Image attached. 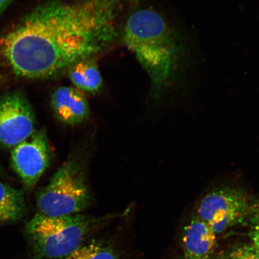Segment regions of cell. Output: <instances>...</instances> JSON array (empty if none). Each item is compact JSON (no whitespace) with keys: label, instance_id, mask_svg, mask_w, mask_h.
Returning a JSON list of instances; mask_svg holds the SVG:
<instances>
[{"label":"cell","instance_id":"8992f818","mask_svg":"<svg viewBox=\"0 0 259 259\" xmlns=\"http://www.w3.org/2000/svg\"><path fill=\"white\" fill-rule=\"evenodd\" d=\"M11 158V166L24 189H33L53 158L45 129L35 131L30 137L13 148Z\"/></svg>","mask_w":259,"mask_h":259},{"label":"cell","instance_id":"ac0fdd59","mask_svg":"<svg viewBox=\"0 0 259 259\" xmlns=\"http://www.w3.org/2000/svg\"><path fill=\"white\" fill-rule=\"evenodd\" d=\"M211 259H228L227 258L226 254H221L218 255V256H217L215 258H211Z\"/></svg>","mask_w":259,"mask_h":259},{"label":"cell","instance_id":"52a82bcc","mask_svg":"<svg viewBox=\"0 0 259 259\" xmlns=\"http://www.w3.org/2000/svg\"><path fill=\"white\" fill-rule=\"evenodd\" d=\"M33 109L25 96L8 94L0 99V146L12 150L36 131Z\"/></svg>","mask_w":259,"mask_h":259},{"label":"cell","instance_id":"e0dca14e","mask_svg":"<svg viewBox=\"0 0 259 259\" xmlns=\"http://www.w3.org/2000/svg\"><path fill=\"white\" fill-rule=\"evenodd\" d=\"M6 176V171L3 169V167L1 166V164H0V176L1 177H5Z\"/></svg>","mask_w":259,"mask_h":259},{"label":"cell","instance_id":"5b68a950","mask_svg":"<svg viewBox=\"0 0 259 259\" xmlns=\"http://www.w3.org/2000/svg\"><path fill=\"white\" fill-rule=\"evenodd\" d=\"M254 200L240 187L217 188L206 193L197 206V216L216 234L247 221Z\"/></svg>","mask_w":259,"mask_h":259},{"label":"cell","instance_id":"277c9868","mask_svg":"<svg viewBox=\"0 0 259 259\" xmlns=\"http://www.w3.org/2000/svg\"><path fill=\"white\" fill-rule=\"evenodd\" d=\"M92 202L85 164L73 155L58 168L48 185L37 192V213L49 218L76 214Z\"/></svg>","mask_w":259,"mask_h":259},{"label":"cell","instance_id":"6da1fadb","mask_svg":"<svg viewBox=\"0 0 259 259\" xmlns=\"http://www.w3.org/2000/svg\"><path fill=\"white\" fill-rule=\"evenodd\" d=\"M125 0L54 2L40 6L3 38L2 50L16 74L45 79L111 47Z\"/></svg>","mask_w":259,"mask_h":259},{"label":"cell","instance_id":"9a60e30c","mask_svg":"<svg viewBox=\"0 0 259 259\" xmlns=\"http://www.w3.org/2000/svg\"><path fill=\"white\" fill-rule=\"evenodd\" d=\"M248 219L254 220L259 225V199L254 200Z\"/></svg>","mask_w":259,"mask_h":259},{"label":"cell","instance_id":"d6986e66","mask_svg":"<svg viewBox=\"0 0 259 259\" xmlns=\"http://www.w3.org/2000/svg\"><path fill=\"white\" fill-rule=\"evenodd\" d=\"M2 80V76L1 74H0V83H1Z\"/></svg>","mask_w":259,"mask_h":259},{"label":"cell","instance_id":"2e32d148","mask_svg":"<svg viewBox=\"0 0 259 259\" xmlns=\"http://www.w3.org/2000/svg\"><path fill=\"white\" fill-rule=\"evenodd\" d=\"M12 1L13 0H0V14Z\"/></svg>","mask_w":259,"mask_h":259},{"label":"cell","instance_id":"7c38bea8","mask_svg":"<svg viewBox=\"0 0 259 259\" xmlns=\"http://www.w3.org/2000/svg\"><path fill=\"white\" fill-rule=\"evenodd\" d=\"M60 259H119L117 252L111 245L91 243L81 245L67 256Z\"/></svg>","mask_w":259,"mask_h":259},{"label":"cell","instance_id":"9c48e42d","mask_svg":"<svg viewBox=\"0 0 259 259\" xmlns=\"http://www.w3.org/2000/svg\"><path fill=\"white\" fill-rule=\"evenodd\" d=\"M217 234L197 215L184 228L183 248L185 259H211L217 245Z\"/></svg>","mask_w":259,"mask_h":259},{"label":"cell","instance_id":"8fae6325","mask_svg":"<svg viewBox=\"0 0 259 259\" xmlns=\"http://www.w3.org/2000/svg\"><path fill=\"white\" fill-rule=\"evenodd\" d=\"M69 79L81 92L96 93L101 89L103 79L96 61L92 58L81 60L68 70Z\"/></svg>","mask_w":259,"mask_h":259},{"label":"cell","instance_id":"ba28073f","mask_svg":"<svg viewBox=\"0 0 259 259\" xmlns=\"http://www.w3.org/2000/svg\"><path fill=\"white\" fill-rule=\"evenodd\" d=\"M51 105L55 117L64 125H79L90 116L86 97L73 87H61L55 91L51 96Z\"/></svg>","mask_w":259,"mask_h":259},{"label":"cell","instance_id":"4fadbf2b","mask_svg":"<svg viewBox=\"0 0 259 259\" xmlns=\"http://www.w3.org/2000/svg\"><path fill=\"white\" fill-rule=\"evenodd\" d=\"M228 259H259V256L253 245L241 244L236 246L226 254Z\"/></svg>","mask_w":259,"mask_h":259},{"label":"cell","instance_id":"3957f363","mask_svg":"<svg viewBox=\"0 0 259 259\" xmlns=\"http://www.w3.org/2000/svg\"><path fill=\"white\" fill-rule=\"evenodd\" d=\"M114 215L95 218L76 213L49 218L37 213L26 226L34 259H60L82 245L85 239Z\"/></svg>","mask_w":259,"mask_h":259},{"label":"cell","instance_id":"5bb4252c","mask_svg":"<svg viewBox=\"0 0 259 259\" xmlns=\"http://www.w3.org/2000/svg\"><path fill=\"white\" fill-rule=\"evenodd\" d=\"M247 221L250 225V232L248 235L251 239V244L253 245L259 256V225L254 220L250 219H248Z\"/></svg>","mask_w":259,"mask_h":259},{"label":"cell","instance_id":"30bf717a","mask_svg":"<svg viewBox=\"0 0 259 259\" xmlns=\"http://www.w3.org/2000/svg\"><path fill=\"white\" fill-rule=\"evenodd\" d=\"M27 213L24 191L0 182V225L20 221Z\"/></svg>","mask_w":259,"mask_h":259},{"label":"cell","instance_id":"7a4b0ae2","mask_svg":"<svg viewBox=\"0 0 259 259\" xmlns=\"http://www.w3.org/2000/svg\"><path fill=\"white\" fill-rule=\"evenodd\" d=\"M125 46L147 72L155 97H159L176 73L182 47L166 21L151 9L132 14L123 34Z\"/></svg>","mask_w":259,"mask_h":259}]
</instances>
